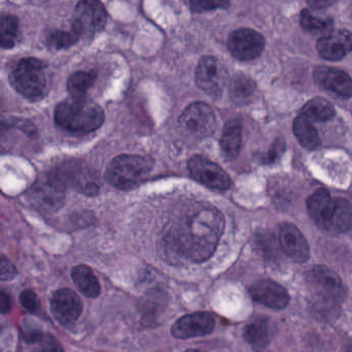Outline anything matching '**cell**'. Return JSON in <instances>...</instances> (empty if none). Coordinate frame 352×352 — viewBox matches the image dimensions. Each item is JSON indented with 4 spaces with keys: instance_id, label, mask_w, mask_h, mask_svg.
<instances>
[{
    "instance_id": "1",
    "label": "cell",
    "mask_w": 352,
    "mask_h": 352,
    "mask_svg": "<svg viewBox=\"0 0 352 352\" xmlns=\"http://www.w3.org/2000/svg\"><path fill=\"white\" fill-rule=\"evenodd\" d=\"M224 226L223 215L213 206L190 204L166 228L162 239L166 256L175 261H208L217 248Z\"/></svg>"
},
{
    "instance_id": "2",
    "label": "cell",
    "mask_w": 352,
    "mask_h": 352,
    "mask_svg": "<svg viewBox=\"0 0 352 352\" xmlns=\"http://www.w3.org/2000/svg\"><path fill=\"white\" fill-rule=\"evenodd\" d=\"M306 280L315 314L322 318H333L346 296V287L341 278L325 265H314L307 273Z\"/></svg>"
},
{
    "instance_id": "3",
    "label": "cell",
    "mask_w": 352,
    "mask_h": 352,
    "mask_svg": "<svg viewBox=\"0 0 352 352\" xmlns=\"http://www.w3.org/2000/svg\"><path fill=\"white\" fill-rule=\"evenodd\" d=\"M55 121L72 133H88L102 126L104 112L100 104L85 98H72L55 109Z\"/></svg>"
},
{
    "instance_id": "4",
    "label": "cell",
    "mask_w": 352,
    "mask_h": 352,
    "mask_svg": "<svg viewBox=\"0 0 352 352\" xmlns=\"http://www.w3.org/2000/svg\"><path fill=\"white\" fill-rule=\"evenodd\" d=\"M154 160L140 155H119L107 168L106 178L112 186L122 190L135 188L153 170Z\"/></svg>"
},
{
    "instance_id": "5",
    "label": "cell",
    "mask_w": 352,
    "mask_h": 352,
    "mask_svg": "<svg viewBox=\"0 0 352 352\" xmlns=\"http://www.w3.org/2000/svg\"><path fill=\"white\" fill-rule=\"evenodd\" d=\"M45 67L46 65L38 59H21L12 76L16 90L30 100L43 98L47 87Z\"/></svg>"
},
{
    "instance_id": "6",
    "label": "cell",
    "mask_w": 352,
    "mask_h": 352,
    "mask_svg": "<svg viewBox=\"0 0 352 352\" xmlns=\"http://www.w3.org/2000/svg\"><path fill=\"white\" fill-rule=\"evenodd\" d=\"M179 124L188 137L203 140L210 137L215 129V114L205 102H193L181 115Z\"/></svg>"
},
{
    "instance_id": "7",
    "label": "cell",
    "mask_w": 352,
    "mask_h": 352,
    "mask_svg": "<svg viewBox=\"0 0 352 352\" xmlns=\"http://www.w3.org/2000/svg\"><path fill=\"white\" fill-rule=\"evenodd\" d=\"M65 197V187L51 174L38 181L28 193L32 205L43 213H54L60 209Z\"/></svg>"
},
{
    "instance_id": "8",
    "label": "cell",
    "mask_w": 352,
    "mask_h": 352,
    "mask_svg": "<svg viewBox=\"0 0 352 352\" xmlns=\"http://www.w3.org/2000/svg\"><path fill=\"white\" fill-rule=\"evenodd\" d=\"M195 81L208 96L214 98H220L228 84V69L216 57H203L197 65Z\"/></svg>"
},
{
    "instance_id": "9",
    "label": "cell",
    "mask_w": 352,
    "mask_h": 352,
    "mask_svg": "<svg viewBox=\"0 0 352 352\" xmlns=\"http://www.w3.org/2000/svg\"><path fill=\"white\" fill-rule=\"evenodd\" d=\"M108 21V13L98 1H80L75 9L72 30L82 38L91 36L102 32Z\"/></svg>"
},
{
    "instance_id": "10",
    "label": "cell",
    "mask_w": 352,
    "mask_h": 352,
    "mask_svg": "<svg viewBox=\"0 0 352 352\" xmlns=\"http://www.w3.org/2000/svg\"><path fill=\"white\" fill-rule=\"evenodd\" d=\"M51 175L65 188L67 186L75 187L78 191L89 197L98 195L100 190V180L96 173L92 172L87 166L77 164L76 162L65 164L57 168L54 173H51Z\"/></svg>"
},
{
    "instance_id": "11",
    "label": "cell",
    "mask_w": 352,
    "mask_h": 352,
    "mask_svg": "<svg viewBox=\"0 0 352 352\" xmlns=\"http://www.w3.org/2000/svg\"><path fill=\"white\" fill-rule=\"evenodd\" d=\"M187 168L195 180L212 190L226 191L232 185L228 175L215 162L203 156H192L187 162Z\"/></svg>"
},
{
    "instance_id": "12",
    "label": "cell",
    "mask_w": 352,
    "mask_h": 352,
    "mask_svg": "<svg viewBox=\"0 0 352 352\" xmlns=\"http://www.w3.org/2000/svg\"><path fill=\"white\" fill-rule=\"evenodd\" d=\"M265 38L250 28H241L230 34L228 48L230 54L240 61L257 58L265 48Z\"/></svg>"
},
{
    "instance_id": "13",
    "label": "cell",
    "mask_w": 352,
    "mask_h": 352,
    "mask_svg": "<svg viewBox=\"0 0 352 352\" xmlns=\"http://www.w3.org/2000/svg\"><path fill=\"white\" fill-rule=\"evenodd\" d=\"M51 312L59 323L72 325L83 312V304L80 296L69 288L56 290L51 296Z\"/></svg>"
},
{
    "instance_id": "14",
    "label": "cell",
    "mask_w": 352,
    "mask_h": 352,
    "mask_svg": "<svg viewBox=\"0 0 352 352\" xmlns=\"http://www.w3.org/2000/svg\"><path fill=\"white\" fill-rule=\"evenodd\" d=\"M215 317L209 312H197L179 318L170 329L173 337L177 339L203 337L215 329Z\"/></svg>"
},
{
    "instance_id": "15",
    "label": "cell",
    "mask_w": 352,
    "mask_h": 352,
    "mask_svg": "<svg viewBox=\"0 0 352 352\" xmlns=\"http://www.w3.org/2000/svg\"><path fill=\"white\" fill-rule=\"evenodd\" d=\"M249 292L255 302L274 310H281L289 304L290 296L287 290L273 280H257L251 285Z\"/></svg>"
},
{
    "instance_id": "16",
    "label": "cell",
    "mask_w": 352,
    "mask_h": 352,
    "mask_svg": "<svg viewBox=\"0 0 352 352\" xmlns=\"http://www.w3.org/2000/svg\"><path fill=\"white\" fill-rule=\"evenodd\" d=\"M279 242L285 254L296 263H306L310 258L308 242L294 224L289 222L280 224Z\"/></svg>"
},
{
    "instance_id": "17",
    "label": "cell",
    "mask_w": 352,
    "mask_h": 352,
    "mask_svg": "<svg viewBox=\"0 0 352 352\" xmlns=\"http://www.w3.org/2000/svg\"><path fill=\"white\" fill-rule=\"evenodd\" d=\"M313 78L317 85L340 98H349L352 96V79L341 69L316 67L313 72Z\"/></svg>"
},
{
    "instance_id": "18",
    "label": "cell",
    "mask_w": 352,
    "mask_h": 352,
    "mask_svg": "<svg viewBox=\"0 0 352 352\" xmlns=\"http://www.w3.org/2000/svg\"><path fill=\"white\" fill-rule=\"evenodd\" d=\"M317 51L327 60L343 59L352 51V34L347 30H336L317 42Z\"/></svg>"
},
{
    "instance_id": "19",
    "label": "cell",
    "mask_w": 352,
    "mask_h": 352,
    "mask_svg": "<svg viewBox=\"0 0 352 352\" xmlns=\"http://www.w3.org/2000/svg\"><path fill=\"white\" fill-rule=\"evenodd\" d=\"M309 214L313 221L321 230L329 232L333 210H335V199L331 197L329 191L324 189L315 191L307 201Z\"/></svg>"
},
{
    "instance_id": "20",
    "label": "cell",
    "mask_w": 352,
    "mask_h": 352,
    "mask_svg": "<svg viewBox=\"0 0 352 352\" xmlns=\"http://www.w3.org/2000/svg\"><path fill=\"white\" fill-rule=\"evenodd\" d=\"M242 145V125L238 120L226 123L222 131L220 146L222 153L228 160H234L240 153Z\"/></svg>"
},
{
    "instance_id": "21",
    "label": "cell",
    "mask_w": 352,
    "mask_h": 352,
    "mask_svg": "<svg viewBox=\"0 0 352 352\" xmlns=\"http://www.w3.org/2000/svg\"><path fill=\"white\" fill-rule=\"evenodd\" d=\"M74 283L80 292L90 298H98L100 294V285L91 267L85 265H77L72 271Z\"/></svg>"
},
{
    "instance_id": "22",
    "label": "cell",
    "mask_w": 352,
    "mask_h": 352,
    "mask_svg": "<svg viewBox=\"0 0 352 352\" xmlns=\"http://www.w3.org/2000/svg\"><path fill=\"white\" fill-rule=\"evenodd\" d=\"M292 129H294V135L302 147L314 150L320 145L321 141L318 131L306 117L302 115L296 117L294 119Z\"/></svg>"
},
{
    "instance_id": "23",
    "label": "cell",
    "mask_w": 352,
    "mask_h": 352,
    "mask_svg": "<svg viewBox=\"0 0 352 352\" xmlns=\"http://www.w3.org/2000/svg\"><path fill=\"white\" fill-rule=\"evenodd\" d=\"M352 228V206L346 199H335V210L331 218L329 232L331 234H342Z\"/></svg>"
},
{
    "instance_id": "24",
    "label": "cell",
    "mask_w": 352,
    "mask_h": 352,
    "mask_svg": "<svg viewBox=\"0 0 352 352\" xmlns=\"http://www.w3.org/2000/svg\"><path fill=\"white\" fill-rule=\"evenodd\" d=\"M256 91V85L250 77L246 75H236L230 83V96L232 102L244 104L252 100Z\"/></svg>"
},
{
    "instance_id": "25",
    "label": "cell",
    "mask_w": 352,
    "mask_h": 352,
    "mask_svg": "<svg viewBox=\"0 0 352 352\" xmlns=\"http://www.w3.org/2000/svg\"><path fill=\"white\" fill-rule=\"evenodd\" d=\"M244 339L252 347L263 349L269 345L271 335H270L269 322L267 319H257L249 323L244 329Z\"/></svg>"
},
{
    "instance_id": "26",
    "label": "cell",
    "mask_w": 352,
    "mask_h": 352,
    "mask_svg": "<svg viewBox=\"0 0 352 352\" xmlns=\"http://www.w3.org/2000/svg\"><path fill=\"white\" fill-rule=\"evenodd\" d=\"M302 116L306 117L308 120L319 121L325 122L331 120L336 115L335 108L331 102L323 98H313L310 102H307L302 109Z\"/></svg>"
},
{
    "instance_id": "27",
    "label": "cell",
    "mask_w": 352,
    "mask_h": 352,
    "mask_svg": "<svg viewBox=\"0 0 352 352\" xmlns=\"http://www.w3.org/2000/svg\"><path fill=\"white\" fill-rule=\"evenodd\" d=\"M98 78L96 71H80L73 74L67 81V90L73 98H84Z\"/></svg>"
},
{
    "instance_id": "28",
    "label": "cell",
    "mask_w": 352,
    "mask_h": 352,
    "mask_svg": "<svg viewBox=\"0 0 352 352\" xmlns=\"http://www.w3.org/2000/svg\"><path fill=\"white\" fill-rule=\"evenodd\" d=\"M24 339L32 346V352H65L60 343L49 333L34 331L25 333Z\"/></svg>"
},
{
    "instance_id": "29",
    "label": "cell",
    "mask_w": 352,
    "mask_h": 352,
    "mask_svg": "<svg viewBox=\"0 0 352 352\" xmlns=\"http://www.w3.org/2000/svg\"><path fill=\"white\" fill-rule=\"evenodd\" d=\"M19 38V20L13 15H3L0 21L1 48L12 49Z\"/></svg>"
},
{
    "instance_id": "30",
    "label": "cell",
    "mask_w": 352,
    "mask_h": 352,
    "mask_svg": "<svg viewBox=\"0 0 352 352\" xmlns=\"http://www.w3.org/2000/svg\"><path fill=\"white\" fill-rule=\"evenodd\" d=\"M80 38H81L73 30L71 32L55 30L49 32L47 36V42L51 48L61 50V49H67L73 46Z\"/></svg>"
},
{
    "instance_id": "31",
    "label": "cell",
    "mask_w": 352,
    "mask_h": 352,
    "mask_svg": "<svg viewBox=\"0 0 352 352\" xmlns=\"http://www.w3.org/2000/svg\"><path fill=\"white\" fill-rule=\"evenodd\" d=\"M331 24L333 21L331 19L316 18L309 10H304L300 13V25L308 32H321V30H329Z\"/></svg>"
},
{
    "instance_id": "32",
    "label": "cell",
    "mask_w": 352,
    "mask_h": 352,
    "mask_svg": "<svg viewBox=\"0 0 352 352\" xmlns=\"http://www.w3.org/2000/svg\"><path fill=\"white\" fill-rule=\"evenodd\" d=\"M20 302L22 306L32 314H38L42 311L40 298L38 294L32 289H26L20 294Z\"/></svg>"
},
{
    "instance_id": "33",
    "label": "cell",
    "mask_w": 352,
    "mask_h": 352,
    "mask_svg": "<svg viewBox=\"0 0 352 352\" xmlns=\"http://www.w3.org/2000/svg\"><path fill=\"white\" fill-rule=\"evenodd\" d=\"M257 243H258L261 252L265 255V258L269 259L270 261H276V259H278L279 253H278V248L276 247L271 234H259Z\"/></svg>"
},
{
    "instance_id": "34",
    "label": "cell",
    "mask_w": 352,
    "mask_h": 352,
    "mask_svg": "<svg viewBox=\"0 0 352 352\" xmlns=\"http://www.w3.org/2000/svg\"><path fill=\"white\" fill-rule=\"evenodd\" d=\"M285 151V143L283 140H276L273 145L270 147L269 151L261 156V162L265 164H272L277 162Z\"/></svg>"
},
{
    "instance_id": "35",
    "label": "cell",
    "mask_w": 352,
    "mask_h": 352,
    "mask_svg": "<svg viewBox=\"0 0 352 352\" xmlns=\"http://www.w3.org/2000/svg\"><path fill=\"white\" fill-rule=\"evenodd\" d=\"M1 265V273H0L1 281H12V280L17 277V269H16L15 265H14L5 255L1 256V265Z\"/></svg>"
},
{
    "instance_id": "36",
    "label": "cell",
    "mask_w": 352,
    "mask_h": 352,
    "mask_svg": "<svg viewBox=\"0 0 352 352\" xmlns=\"http://www.w3.org/2000/svg\"><path fill=\"white\" fill-rule=\"evenodd\" d=\"M191 9L195 12L210 11V10L222 9L228 7L230 3L224 1H191Z\"/></svg>"
},
{
    "instance_id": "37",
    "label": "cell",
    "mask_w": 352,
    "mask_h": 352,
    "mask_svg": "<svg viewBox=\"0 0 352 352\" xmlns=\"http://www.w3.org/2000/svg\"><path fill=\"white\" fill-rule=\"evenodd\" d=\"M12 308V298L11 296L8 294L5 290H1L0 294V310L3 313L9 312Z\"/></svg>"
},
{
    "instance_id": "38",
    "label": "cell",
    "mask_w": 352,
    "mask_h": 352,
    "mask_svg": "<svg viewBox=\"0 0 352 352\" xmlns=\"http://www.w3.org/2000/svg\"><path fill=\"white\" fill-rule=\"evenodd\" d=\"M333 1H325V0H318V1H309L308 5L313 9H324L333 5Z\"/></svg>"
},
{
    "instance_id": "39",
    "label": "cell",
    "mask_w": 352,
    "mask_h": 352,
    "mask_svg": "<svg viewBox=\"0 0 352 352\" xmlns=\"http://www.w3.org/2000/svg\"><path fill=\"white\" fill-rule=\"evenodd\" d=\"M343 352H352V343H349L347 346H345Z\"/></svg>"
},
{
    "instance_id": "40",
    "label": "cell",
    "mask_w": 352,
    "mask_h": 352,
    "mask_svg": "<svg viewBox=\"0 0 352 352\" xmlns=\"http://www.w3.org/2000/svg\"><path fill=\"white\" fill-rule=\"evenodd\" d=\"M185 352H205V351H201V350H197V349H189Z\"/></svg>"
}]
</instances>
